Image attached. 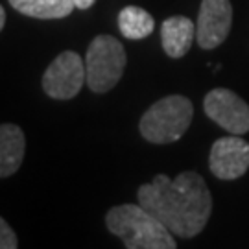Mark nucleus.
Wrapping results in <instances>:
<instances>
[{
    "mask_svg": "<svg viewBox=\"0 0 249 249\" xmlns=\"http://www.w3.org/2000/svg\"><path fill=\"white\" fill-rule=\"evenodd\" d=\"M139 203L181 238L203 231L213 211L211 192L196 172H183L176 179L155 176L139 188Z\"/></svg>",
    "mask_w": 249,
    "mask_h": 249,
    "instance_id": "f257e3e1",
    "label": "nucleus"
},
{
    "mask_svg": "<svg viewBox=\"0 0 249 249\" xmlns=\"http://www.w3.org/2000/svg\"><path fill=\"white\" fill-rule=\"evenodd\" d=\"M107 229L124 240L127 249H176L168 227L142 205H118L106 216Z\"/></svg>",
    "mask_w": 249,
    "mask_h": 249,
    "instance_id": "f03ea898",
    "label": "nucleus"
},
{
    "mask_svg": "<svg viewBox=\"0 0 249 249\" xmlns=\"http://www.w3.org/2000/svg\"><path fill=\"white\" fill-rule=\"evenodd\" d=\"M194 107L185 96L172 94L155 102L141 118V133L148 142L170 144L179 141L192 122Z\"/></svg>",
    "mask_w": 249,
    "mask_h": 249,
    "instance_id": "7ed1b4c3",
    "label": "nucleus"
},
{
    "mask_svg": "<svg viewBox=\"0 0 249 249\" xmlns=\"http://www.w3.org/2000/svg\"><path fill=\"white\" fill-rule=\"evenodd\" d=\"M125 61V50L118 39L106 34L96 36L85 55V83L98 94L111 90L122 78Z\"/></svg>",
    "mask_w": 249,
    "mask_h": 249,
    "instance_id": "20e7f679",
    "label": "nucleus"
},
{
    "mask_svg": "<svg viewBox=\"0 0 249 249\" xmlns=\"http://www.w3.org/2000/svg\"><path fill=\"white\" fill-rule=\"evenodd\" d=\"M87 80L80 53L67 50L53 59L43 74V89L53 100L74 98Z\"/></svg>",
    "mask_w": 249,
    "mask_h": 249,
    "instance_id": "39448f33",
    "label": "nucleus"
},
{
    "mask_svg": "<svg viewBox=\"0 0 249 249\" xmlns=\"http://www.w3.org/2000/svg\"><path fill=\"white\" fill-rule=\"evenodd\" d=\"M207 116L231 135H244L249 131V106L227 89L211 90L203 102Z\"/></svg>",
    "mask_w": 249,
    "mask_h": 249,
    "instance_id": "423d86ee",
    "label": "nucleus"
},
{
    "mask_svg": "<svg viewBox=\"0 0 249 249\" xmlns=\"http://www.w3.org/2000/svg\"><path fill=\"white\" fill-rule=\"evenodd\" d=\"M232 8L229 0H203L196 22L197 45L205 50L220 46L229 36Z\"/></svg>",
    "mask_w": 249,
    "mask_h": 249,
    "instance_id": "0eeeda50",
    "label": "nucleus"
},
{
    "mask_svg": "<svg viewBox=\"0 0 249 249\" xmlns=\"http://www.w3.org/2000/svg\"><path fill=\"white\" fill-rule=\"evenodd\" d=\"M209 164L218 179L231 181L242 178L249 168V144L238 139V135L218 139L213 144Z\"/></svg>",
    "mask_w": 249,
    "mask_h": 249,
    "instance_id": "6e6552de",
    "label": "nucleus"
},
{
    "mask_svg": "<svg viewBox=\"0 0 249 249\" xmlns=\"http://www.w3.org/2000/svg\"><path fill=\"white\" fill-rule=\"evenodd\" d=\"M196 37V24L187 17H170L160 26V41L162 48L170 57L178 59L190 50L192 41Z\"/></svg>",
    "mask_w": 249,
    "mask_h": 249,
    "instance_id": "1a4fd4ad",
    "label": "nucleus"
},
{
    "mask_svg": "<svg viewBox=\"0 0 249 249\" xmlns=\"http://www.w3.org/2000/svg\"><path fill=\"white\" fill-rule=\"evenodd\" d=\"M26 151V139L22 129L15 124H0V178L13 176Z\"/></svg>",
    "mask_w": 249,
    "mask_h": 249,
    "instance_id": "9d476101",
    "label": "nucleus"
},
{
    "mask_svg": "<svg viewBox=\"0 0 249 249\" xmlns=\"http://www.w3.org/2000/svg\"><path fill=\"white\" fill-rule=\"evenodd\" d=\"M9 6L22 15L43 20L69 17L76 8L72 0H9Z\"/></svg>",
    "mask_w": 249,
    "mask_h": 249,
    "instance_id": "9b49d317",
    "label": "nucleus"
},
{
    "mask_svg": "<svg viewBox=\"0 0 249 249\" xmlns=\"http://www.w3.org/2000/svg\"><path fill=\"white\" fill-rule=\"evenodd\" d=\"M118 28L127 39H144L153 32L155 20L146 9L127 6L118 13Z\"/></svg>",
    "mask_w": 249,
    "mask_h": 249,
    "instance_id": "f8f14e48",
    "label": "nucleus"
},
{
    "mask_svg": "<svg viewBox=\"0 0 249 249\" xmlns=\"http://www.w3.org/2000/svg\"><path fill=\"white\" fill-rule=\"evenodd\" d=\"M18 248L17 234L9 227L4 218H0V249H15Z\"/></svg>",
    "mask_w": 249,
    "mask_h": 249,
    "instance_id": "ddd939ff",
    "label": "nucleus"
},
{
    "mask_svg": "<svg viewBox=\"0 0 249 249\" xmlns=\"http://www.w3.org/2000/svg\"><path fill=\"white\" fill-rule=\"evenodd\" d=\"M72 2L78 9H89L96 0H72Z\"/></svg>",
    "mask_w": 249,
    "mask_h": 249,
    "instance_id": "4468645a",
    "label": "nucleus"
},
{
    "mask_svg": "<svg viewBox=\"0 0 249 249\" xmlns=\"http://www.w3.org/2000/svg\"><path fill=\"white\" fill-rule=\"evenodd\" d=\"M4 24H6V11H4V8L0 6V32H2Z\"/></svg>",
    "mask_w": 249,
    "mask_h": 249,
    "instance_id": "2eb2a0df",
    "label": "nucleus"
}]
</instances>
